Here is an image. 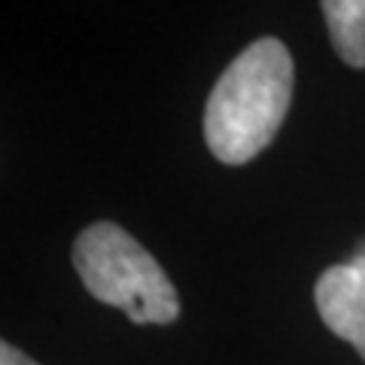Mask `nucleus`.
Instances as JSON below:
<instances>
[{"instance_id":"7ed1b4c3","label":"nucleus","mask_w":365,"mask_h":365,"mask_svg":"<svg viewBox=\"0 0 365 365\" xmlns=\"http://www.w3.org/2000/svg\"><path fill=\"white\" fill-rule=\"evenodd\" d=\"M314 302L323 323L338 338L350 341L365 359V241L353 250L350 259L319 274Z\"/></svg>"},{"instance_id":"f257e3e1","label":"nucleus","mask_w":365,"mask_h":365,"mask_svg":"<svg viewBox=\"0 0 365 365\" xmlns=\"http://www.w3.org/2000/svg\"><path fill=\"white\" fill-rule=\"evenodd\" d=\"M295 67L277 37L250 43L216 79L204 107V140L222 165H247L280 131L292 104Z\"/></svg>"},{"instance_id":"f03ea898","label":"nucleus","mask_w":365,"mask_h":365,"mask_svg":"<svg viewBox=\"0 0 365 365\" xmlns=\"http://www.w3.org/2000/svg\"><path fill=\"white\" fill-rule=\"evenodd\" d=\"M73 268L83 287L137 326H168L180 299L158 259L116 222H95L73 241Z\"/></svg>"},{"instance_id":"39448f33","label":"nucleus","mask_w":365,"mask_h":365,"mask_svg":"<svg viewBox=\"0 0 365 365\" xmlns=\"http://www.w3.org/2000/svg\"><path fill=\"white\" fill-rule=\"evenodd\" d=\"M0 365H40V362H34L28 353H21L19 347L9 344V341H4V344H0Z\"/></svg>"},{"instance_id":"20e7f679","label":"nucleus","mask_w":365,"mask_h":365,"mask_svg":"<svg viewBox=\"0 0 365 365\" xmlns=\"http://www.w3.org/2000/svg\"><path fill=\"white\" fill-rule=\"evenodd\" d=\"M323 16L338 58L347 67H365V0H326Z\"/></svg>"}]
</instances>
